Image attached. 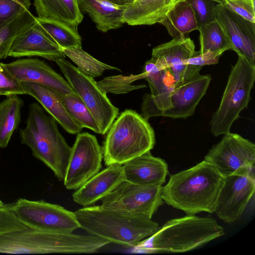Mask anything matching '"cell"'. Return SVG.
<instances>
[{
    "instance_id": "1",
    "label": "cell",
    "mask_w": 255,
    "mask_h": 255,
    "mask_svg": "<svg viewBox=\"0 0 255 255\" xmlns=\"http://www.w3.org/2000/svg\"><path fill=\"white\" fill-rule=\"evenodd\" d=\"M224 177L204 160L196 165L170 176L162 189V198L167 204L196 215L213 213Z\"/></svg>"
},
{
    "instance_id": "2",
    "label": "cell",
    "mask_w": 255,
    "mask_h": 255,
    "mask_svg": "<svg viewBox=\"0 0 255 255\" xmlns=\"http://www.w3.org/2000/svg\"><path fill=\"white\" fill-rule=\"evenodd\" d=\"M74 214L80 228L90 235L127 247L134 248L159 228L145 215L108 210L100 205L84 207Z\"/></svg>"
},
{
    "instance_id": "3",
    "label": "cell",
    "mask_w": 255,
    "mask_h": 255,
    "mask_svg": "<svg viewBox=\"0 0 255 255\" xmlns=\"http://www.w3.org/2000/svg\"><path fill=\"white\" fill-rule=\"evenodd\" d=\"M224 235L223 228L214 218L187 215L168 221L133 248L137 253H184Z\"/></svg>"
},
{
    "instance_id": "4",
    "label": "cell",
    "mask_w": 255,
    "mask_h": 255,
    "mask_svg": "<svg viewBox=\"0 0 255 255\" xmlns=\"http://www.w3.org/2000/svg\"><path fill=\"white\" fill-rule=\"evenodd\" d=\"M25 126L19 130L21 144L42 161L60 181H63L71 147L59 131L56 120L37 102L29 106Z\"/></svg>"
},
{
    "instance_id": "5",
    "label": "cell",
    "mask_w": 255,
    "mask_h": 255,
    "mask_svg": "<svg viewBox=\"0 0 255 255\" xmlns=\"http://www.w3.org/2000/svg\"><path fill=\"white\" fill-rule=\"evenodd\" d=\"M98 237L26 228L0 235V254H91L108 245Z\"/></svg>"
},
{
    "instance_id": "6",
    "label": "cell",
    "mask_w": 255,
    "mask_h": 255,
    "mask_svg": "<svg viewBox=\"0 0 255 255\" xmlns=\"http://www.w3.org/2000/svg\"><path fill=\"white\" fill-rule=\"evenodd\" d=\"M102 148L106 165H123L150 151L155 143L154 130L141 115L126 110L107 131Z\"/></svg>"
},
{
    "instance_id": "7",
    "label": "cell",
    "mask_w": 255,
    "mask_h": 255,
    "mask_svg": "<svg viewBox=\"0 0 255 255\" xmlns=\"http://www.w3.org/2000/svg\"><path fill=\"white\" fill-rule=\"evenodd\" d=\"M255 81V66L238 55L232 67L220 104L210 121L211 133L215 136L230 132L232 126L246 108Z\"/></svg>"
},
{
    "instance_id": "8",
    "label": "cell",
    "mask_w": 255,
    "mask_h": 255,
    "mask_svg": "<svg viewBox=\"0 0 255 255\" xmlns=\"http://www.w3.org/2000/svg\"><path fill=\"white\" fill-rule=\"evenodd\" d=\"M211 80L210 75L199 74L170 92L156 97L145 94L141 115L146 120L158 116L173 119L191 117L206 94Z\"/></svg>"
},
{
    "instance_id": "9",
    "label": "cell",
    "mask_w": 255,
    "mask_h": 255,
    "mask_svg": "<svg viewBox=\"0 0 255 255\" xmlns=\"http://www.w3.org/2000/svg\"><path fill=\"white\" fill-rule=\"evenodd\" d=\"M55 62L74 92L91 112L100 134L107 133L119 114V109L101 90L93 77L84 74L65 58L59 59Z\"/></svg>"
},
{
    "instance_id": "10",
    "label": "cell",
    "mask_w": 255,
    "mask_h": 255,
    "mask_svg": "<svg viewBox=\"0 0 255 255\" xmlns=\"http://www.w3.org/2000/svg\"><path fill=\"white\" fill-rule=\"evenodd\" d=\"M10 209L27 227L56 233H71L80 228L74 212L44 200L19 198L10 204Z\"/></svg>"
},
{
    "instance_id": "11",
    "label": "cell",
    "mask_w": 255,
    "mask_h": 255,
    "mask_svg": "<svg viewBox=\"0 0 255 255\" xmlns=\"http://www.w3.org/2000/svg\"><path fill=\"white\" fill-rule=\"evenodd\" d=\"M224 178L248 171H255V145L241 135L231 132L224 134L204 157Z\"/></svg>"
},
{
    "instance_id": "12",
    "label": "cell",
    "mask_w": 255,
    "mask_h": 255,
    "mask_svg": "<svg viewBox=\"0 0 255 255\" xmlns=\"http://www.w3.org/2000/svg\"><path fill=\"white\" fill-rule=\"evenodd\" d=\"M162 186L142 185L124 181L101 199L105 209L128 214H144L150 218L163 203Z\"/></svg>"
},
{
    "instance_id": "13",
    "label": "cell",
    "mask_w": 255,
    "mask_h": 255,
    "mask_svg": "<svg viewBox=\"0 0 255 255\" xmlns=\"http://www.w3.org/2000/svg\"><path fill=\"white\" fill-rule=\"evenodd\" d=\"M103 152L96 136L88 132L77 134L71 147L64 185L76 190L100 171Z\"/></svg>"
},
{
    "instance_id": "14",
    "label": "cell",
    "mask_w": 255,
    "mask_h": 255,
    "mask_svg": "<svg viewBox=\"0 0 255 255\" xmlns=\"http://www.w3.org/2000/svg\"><path fill=\"white\" fill-rule=\"evenodd\" d=\"M255 191V171L224 178L214 212L226 223H233L242 215Z\"/></svg>"
},
{
    "instance_id": "15",
    "label": "cell",
    "mask_w": 255,
    "mask_h": 255,
    "mask_svg": "<svg viewBox=\"0 0 255 255\" xmlns=\"http://www.w3.org/2000/svg\"><path fill=\"white\" fill-rule=\"evenodd\" d=\"M198 53L193 41L186 37L172 39L154 47L151 58L168 69L176 82V88L200 74L201 67L187 63L189 58Z\"/></svg>"
},
{
    "instance_id": "16",
    "label": "cell",
    "mask_w": 255,
    "mask_h": 255,
    "mask_svg": "<svg viewBox=\"0 0 255 255\" xmlns=\"http://www.w3.org/2000/svg\"><path fill=\"white\" fill-rule=\"evenodd\" d=\"M215 16L233 51L255 66V23L245 19L223 3L216 5Z\"/></svg>"
},
{
    "instance_id": "17",
    "label": "cell",
    "mask_w": 255,
    "mask_h": 255,
    "mask_svg": "<svg viewBox=\"0 0 255 255\" xmlns=\"http://www.w3.org/2000/svg\"><path fill=\"white\" fill-rule=\"evenodd\" d=\"M5 66L10 75L19 82L38 83L60 96L75 93L68 81L43 60L32 58L18 59L5 63Z\"/></svg>"
},
{
    "instance_id": "18",
    "label": "cell",
    "mask_w": 255,
    "mask_h": 255,
    "mask_svg": "<svg viewBox=\"0 0 255 255\" xmlns=\"http://www.w3.org/2000/svg\"><path fill=\"white\" fill-rule=\"evenodd\" d=\"M39 56L55 62L65 56L60 47L35 22L19 34L13 40L8 57Z\"/></svg>"
},
{
    "instance_id": "19",
    "label": "cell",
    "mask_w": 255,
    "mask_h": 255,
    "mask_svg": "<svg viewBox=\"0 0 255 255\" xmlns=\"http://www.w3.org/2000/svg\"><path fill=\"white\" fill-rule=\"evenodd\" d=\"M107 166L73 193L72 198L75 202L83 207L94 204L126 181L123 165Z\"/></svg>"
},
{
    "instance_id": "20",
    "label": "cell",
    "mask_w": 255,
    "mask_h": 255,
    "mask_svg": "<svg viewBox=\"0 0 255 255\" xmlns=\"http://www.w3.org/2000/svg\"><path fill=\"white\" fill-rule=\"evenodd\" d=\"M126 181L142 185L162 186L168 174L164 160L147 151L123 165Z\"/></svg>"
},
{
    "instance_id": "21",
    "label": "cell",
    "mask_w": 255,
    "mask_h": 255,
    "mask_svg": "<svg viewBox=\"0 0 255 255\" xmlns=\"http://www.w3.org/2000/svg\"><path fill=\"white\" fill-rule=\"evenodd\" d=\"M25 94L34 98L51 116L68 133L78 134L83 128L75 121L65 108L61 96L41 84L20 82Z\"/></svg>"
},
{
    "instance_id": "22",
    "label": "cell",
    "mask_w": 255,
    "mask_h": 255,
    "mask_svg": "<svg viewBox=\"0 0 255 255\" xmlns=\"http://www.w3.org/2000/svg\"><path fill=\"white\" fill-rule=\"evenodd\" d=\"M184 0H136L125 6L122 21L131 26L160 23L168 12Z\"/></svg>"
},
{
    "instance_id": "23",
    "label": "cell",
    "mask_w": 255,
    "mask_h": 255,
    "mask_svg": "<svg viewBox=\"0 0 255 255\" xmlns=\"http://www.w3.org/2000/svg\"><path fill=\"white\" fill-rule=\"evenodd\" d=\"M77 2L81 12L88 14L100 31L107 32L124 24L122 18L126 5H117L107 0H77Z\"/></svg>"
},
{
    "instance_id": "24",
    "label": "cell",
    "mask_w": 255,
    "mask_h": 255,
    "mask_svg": "<svg viewBox=\"0 0 255 255\" xmlns=\"http://www.w3.org/2000/svg\"><path fill=\"white\" fill-rule=\"evenodd\" d=\"M38 17L53 19L77 28L83 19L77 0H34Z\"/></svg>"
},
{
    "instance_id": "25",
    "label": "cell",
    "mask_w": 255,
    "mask_h": 255,
    "mask_svg": "<svg viewBox=\"0 0 255 255\" xmlns=\"http://www.w3.org/2000/svg\"><path fill=\"white\" fill-rule=\"evenodd\" d=\"M160 23L173 39L185 38L190 32L199 29L194 11L185 0L177 3Z\"/></svg>"
},
{
    "instance_id": "26",
    "label": "cell",
    "mask_w": 255,
    "mask_h": 255,
    "mask_svg": "<svg viewBox=\"0 0 255 255\" xmlns=\"http://www.w3.org/2000/svg\"><path fill=\"white\" fill-rule=\"evenodd\" d=\"M24 101L18 95L6 96L0 102V148H5L21 121Z\"/></svg>"
},
{
    "instance_id": "27",
    "label": "cell",
    "mask_w": 255,
    "mask_h": 255,
    "mask_svg": "<svg viewBox=\"0 0 255 255\" xmlns=\"http://www.w3.org/2000/svg\"><path fill=\"white\" fill-rule=\"evenodd\" d=\"M41 30L60 48L82 47V39L77 29L61 21L35 16Z\"/></svg>"
},
{
    "instance_id": "28",
    "label": "cell",
    "mask_w": 255,
    "mask_h": 255,
    "mask_svg": "<svg viewBox=\"0 0 255 255\" xmlns=\"http://www.w3.org/2000/svg\"><path fill=\"white\" fill-rule=\"evenodd\" d=\"M35 21V16L25 10L0 24V60L8 57L14 39Z\"/></svg>"
},
{
    "instance_id": "29",
    "label": "cell",
    "mask_w": 255,
    "mask_h": 255,
    "mask_svg": "<svg viewBox=\"0 0 255 255\" xmlns=\"http://www.w3.org/2000/svg\"><path fill=\"white\" fill-rule=\"evenodd\" d=\"M200 50L199 53L207 51L233 50V47L216 19L200 27Z\"/></svg>"
},
{
    "instance_id": "30",
    "label": "cell",
    "mask_w": 255,
    "mask_h": 255,
    "mask_svg": "<svg viewBox=\"0 0 255 255\" xmlns=\"http://www.w3.org/2000/svg\"><path fill=\"white\" fill-rule=\"evenodd\" d=\"M65 56L69 57L84 74L97 77L102 75L105 70H118V68L104 63L85 51L82 47L60 48Z\"/></svg>"
},
{
    "instance_id": "31",
    "label": "cell",
    "mask_w": 255,
    "mask_h": 255,
    "mask_svg": "<svg viewBox=\"0 0 255 255\" xmlns=\"http://www.w3.org/2000/svg\"><path fill=\"white\" fill-rule=\"evenodd\" d=\"M67 112L83 128H89L100 134V129L92 115L75 93L60 96Z\"/></svg>"
},
{
    "instance_id": "32",
    "label": "cell",
    "mask_w": 255,
    "mask_h": 255,
    "mask_svg": "<svg viewBox=\"0 0 255 255\" xmlns=\"http://www.w3.org/2000/svg\"><path fill=\"white\" fill-rule=\"evenodd\" d=\"M142 72L138 75L131 74L129 76H112L104 78L97 82V84L101 90L105 94L111 93L114 94H126L131 91L145 88L144 84L132 85L131 83L137 80L144 79Z\"/></svg>"
},
{
    "instance_id": "33",
    "label": "cell",
    "mask_w": 255,
    "mask_h": 255,
    "mask_svg": "<svg viewBox=\"0 0 255 255\" xmlns=\"http://www.w3.org/2000/svg\"><path fill=\"white\" fill-rule=\"evenodd\" d=\"M191 6L199 28L216 19L215 6L218 2L213 0H185Z\"/></svg>"
},
{
    "instance_id": "34",
    "label": "cell",
    "mask_w": 255,
    "mask_h": 255,
    "mask_svg": "<svg viewBox=\"0 0 255 255\" xmlns=\"http://www.w3.org/2000/svg\"><path fill=\"white\" fill-rule=\"evenodd\" d=\"M25 95L20 82L7 71L5 63L0 62V96Z\"/></svg>"
},
{
    "instance_id": "35",
    "label": "cell",
    "mask_w": 255,
    "mask_h": 255,
    "mask_svg": "<svg viewBox=\"0 0 255 255\" xmlns=\"http://www.w3.org/2000/svg\"><path fill=\"white\" fill-rule=\"evenodd\" d=\"M30 0H0V24L22 11L29 10Z\"/></svg>"
},
{
    "instance_id": "36",
    "label": "cell",
    "mask_w": 255,
    "mask_h": 255,
    "mask_svg": "<svg viewBox=\"0 0 255 255\" xmlns=\"http://www.w3.org/2000/svg\"><path fill=\"white\" fill-rule=\"evenodd\" d=\"M26 228L12 212L10 204L0 207V235Z\"/></svg>"
},
{
    "instance_id": "37",
    "label": "cell",
    "mask_w": 255,
    "mask_h": 255,
    "mask_svg": "<svg viewBox=\"0 0 255 255\" xmlns=\"http://www.w3.org/2000/svg\"><path fill=\"white\" fill-rule=\"evenodd\" d=\"M225 5L245 19L255 23V1L252 0H225Z\"/></svg>"
},
{
    "instance_id": "38",
    "label": "cell",
    "mask_w": 255,
    "mask_h": 255,
    "mask_svg": "<svg viewBox=\"0 0 255 255\" xmlns=\"http://www.w3.org/2000/svg\"><path fill=\"white\" fill-rule=\"evenodd\" d=\"M224 52L223 51H207L204 53H199L189 58L187 61L188 65L200 66L217 64L219 58Z\"/></svg>"
},
{
    "instance_id": "39",
    "label": "cell",
    "mask_w": 255,
    "mask_h": 255,
    "mask_svg": "<svg viewBox=\"0 0 255 255\" xmlns=\"http://www.w3.org/2000/svg\"><path fill=\"white\" fill-rule=\"evenodd\" d=\"M109 2L119 6H126L132 2L130 0H107Z\"/></svg>"
},
{
    "instance_id": "40",
    "label": "cell",
    "mask_w": 255,
    "mask_h": 255,
    "mask_svg": "<svg viewBox=\"0 0 255 255\" xmlns=\"http://www.w3.org/2000/svg\"><path fill=\"white\" fill-rule=\"evenodd\" d=\"M219 3H225V0H213Z\"/></svg>"
},
{
    "instance_id": "41",
    "label": "cell",
    "mask_w": 255,
    "mask_h": 255,
    "mask_svg": "<svg viewBox=\"0 0 255 255\" xmlns=\"http://www.w3.org/2000/svg\"><path fill=\"white\" fill-rule=\"evenodd\" d=\"M5 205V204L0 200V207L3 206Z\"/></svg>"
},
{
    "instance_id": "42",
    "label": "cell",
    "mask_w": 255,
    "mask_h": 255,
    "mask_svg": "<svg viewBox=\"0 0 255 255\" xmlns=\"http://www.w3.org/2000/svg\"><path fill=\"white\" fill-rule=\"evenodd\" d=\"M131 1H132V2H134L136 0H130Z\"/></svg>"
},
{
    "instance_id": "43",
    "label": "cell",
    "mask_w": 255,
    "mask_h": 255,
    "mask_svg": "<svg viewBox=\"0 0 255 255\" xmlns=\"http://www.w3.org/2000/svg\"><path fill=\"white\" fill-rule=\"evenodd\" d=\"M253 0V1H255V0Z\"/></svg>"
},
{
    "instance_id": "44",
    "label": "cell",
    "mask_w": 255,
    "mask_h": 255,
    "mask_svg": "<svg viewBox=\"0 0 255 255\" xmlns=\"http://www.w3.org/2000/svg\"></svg>"
}]
</instances>
